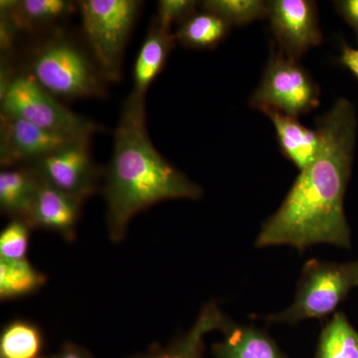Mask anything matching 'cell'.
Returning a JSON list of instances; mask_svg holds the SVG:
<instances>
[{"instance_id":"cell-5","label":"cell","mask_w":358,"mask_h":358,"mask_svg":"<svg viewBox=\"0 0 358 358\" xmlns=\"http://www.w3.org/2000/svg\"><path fill=\"white\" fill-rule=\"evenodd\" d=\"M77 3L94 60L107 81H119L124 51L141 1L82 0Z\"/></svg>"},{"instance_id":"cell-25","label":"cell","mask_w":358,"mask_h":358,"mask_svg":"<svg viewBox=\"0 0 358 358\" xmlns=\"http://www.w3.org/2000/svg\"><path fill=\"white\" fill-rule=\"evenodd\" d=\"M47 358H94L93 355H91L86 350V348H82V346L76 345V343H63L62 346L59 348L58 352L54 353V355H49Z\"/></svg>"},{"instance_id":"cell-26","label":"cell","mask_w":358,"mask_h":358,"mask_svg":"<svg viewBox=\"0 0 358 358\" xmlns=\"http://www.w3.org/2000/svg\"><path fill=\"white\" fill-rule=\"evenodd\" d=\"M338 8L345 20L352 26L358 36V0L338 2Z\"/></svg>"},{"instance_id":"cell-10","label":"cell","mask_w":358,"mask_h":358,"mask_svg":"<svg viewBox=\"0 0 358 358\" xmlns=\"http://www.w3.org/2000/svg\"><path fill=\"white\" fill-rule=\"evenodd\" d=\"M268 16L275 39L289 60H298L322 42L315 2L274 0L268 2Z\"/></svg>"},{"instance_id":"cell-6","label":"cell","mask_w":358,"mask_h":358,"mask_svg":"<svg viewBox=\"0 0 358 358\" xmlns=\"http://www.w3.org/2000/svg\"><path fill=\"white\" fill-rule=\"evenodd\" d=\"M0 103L1 114L20 117L53 133L93 136L102 131V127L75 114L25 73L14 75L6 91L0 94Z\"/></svg>"},{"instance_id":"cell-22","label":"cell","mask_w":358,"mask_h":358,"mask_svg":"<svg viewBox=\"0 0 358 358\" xmlns=\"http://www.w3.org/2000/svg\"><path fill=\"white\" fill-rule=\"evenodd\" d=\"M207 331L195 324L188 333L167 346L155 345L147 352L128 358H202Z\"/></svg>"},{"instance_id":"cell-27","label":"cell","mask_w":358,"mask_h":358,"mask_svg":"<svg viewBox=\"0 0 358 358\" xmlns=\"http://www.w3.org/2000/svg\"><path fill=\"white\" fill-rule=\"evenodd\" d=\"M341 61L358 77V49L346 47L343 50V56H341Z\"/></svg>"},{"instance_id":"cell-2","label":"cell","mask_w":358,"mask_h":358,"mask_svg":"<svg viewBox=\"0 0 358 358\" xmlns=\"http://www.w3.org/2000/svg\"><path fill=\"white\" fill-rule=\"evenodd\" d=\"M145 96L129 94L115 131L114 150L102 192L107 205L108 235L124 239L131 219L171 199H199L203 190L157 152L147 129Z\"/></svg>"},{"instance_id":"cell-21","label":"cell","mask_w":358,"mask_h":358,"mask_svg":"<svg viewBox=\"0 0 358 358\" xmlns=\"http://www.w3.org/2000/svg\"><path fill=\"white\" fill-rule=\"evenodd\" d=\"M202 7L229 25L247 24L268 15V2L262 0H207Z\"/></svg>"},{"instance_id":"cell-17","label":"cell","mask_w":358,"mask_h":358,"mask_svg":"<svg viewBox=\"0 0 358 358\" xmlns=\"http://www.w3.org/2000/svg\"><path fill=\"white\" fill-rule=\"evenodd\" d=\"M41 329L31 320H11L0 334V358H47Z\"/></svg>"},{"instance_id":"cell-11","label":"cell","mask_w":358,"mask_h":358,"mask_svg":"<svg viewBox=\"0 0 358 358\" xmlns=\"http://www.w3.org/2000/svg\"><path fill=\"white\" fill-rule=\"evenodd\" d=\"M83 203L84 200L60 192L41 179L36 199L26 221L33 229L51 231L66 241L72 242L76 239Z\"/></svg>"},{"instance_id":"cell-13","label":"cell","mask_w":358,"mask_h":358,"mask_svg":"<svg viewBox=\"0 0 358 358\" xmlns=\"http://www.w3.org/2000/svg\"><path fill=\"white\" fill-rule=\"evenodd\" d=\"M224 338L212 346L215 358H289L267 333L226 320Z\"/></svg>"},{"instance_id":"cell-8","label":"cell","mask_w":358,"mask_h":358,"mask_svg":"<svg viewBox=\"0 0 358 358\" xmlns=\"http://www.w3.org/2000/svg\"><path fill=\"white\" fill-rule=\"evenodd\" d=\"M91 140L78 138L28 166L49 185L85 201L98 192L102 178L91 155Z\"/></svg>"},{"instance_id":"cell-12","label":"cell","mask_w":358,"mask_h":358,"mask_svg":"<svg viewBox=\"0 0 358 358\" xmlns=\"http://www.w3.org/2000/svg\"><path fill=\"white\" fill-rule=\"evenodd\" d=\"M75 2L66 0H2L0 14L10 21L18 34L52 28L69 17L76 9Z\"/></svg>"},{"instance_id":"cell-20","label":"cell","mask_w":358,"mask_h":358,"mask_svg":"<svg viewBox=\"0 0 358 358\" xmlns=\"http://www.w3.org/2000/svg\"><path fill=\"white\" fill-rule=\"evenodd\" d=\"M228 27L229 24L222 18L204 10L180 23L173 36L176 41L189 48H212L224 38Z\"/></svg>"},{"instance_id":"cell-24","label":"cell","mask_w":358,"mask_h":358,"mask_svg":"<svg viewBox=\"0 0 358 358\" xmlns=\"http://www.w3.org/2000/svg\"><path fill=\"white\" fill-rule=\"evenodd\" d=\"M197 3L194 0H160L154 20L160 27L171 31L174 23H182L195 13Z\"/></svg>"},{"instance_id":"cell-23","label":"cell","mask_w":358,"mask_h":358,"mask_svg":"<svg viewBox=\"0 0 358 358\" xmlns=\"http://www.w3.org/2000/svg\"><path fill=\"white\" fill-rule=\"evenodd\" d=\"M33 228L23 219H11L0 233V259L24 260L27 259L30 234Z\"/></svg>"},{"instance_id":"cell-14","label":"cell","mask_w":358,"mask_h":358,"mask_svg":"<svg viewBox=\"0 0 358 358\" xmlns=\"http://www.w3.org/2000/svg\"><path fill=\"white\" fill-rule=\"evenodd\" d=\"M265 114L272 120L282 152L303 171L312 164L320 150V134L301 124L296 117L267 110Z\"/></svg>"},{"instance_id":"cell-3","label":"cell","mask_w":358,"mask_h":358,"mask_svg":"<svg viewBox=\"0 0 358 358\" xmlns=\"http://www.w3.org/2000/svg\"><path fill=\"white\" fill-rule=\"evenodd\" d=\"M21 72L29 75L58 100L107 96L108 81L93 56L61 32L37 42Z\"/></svg>"},{"instance_id":"cell-19","label":"cell","mask_w":358,"mask_h":358,"mask_svg":"<svg viewBox=\"0 0 358 358\" xmlns=\"http://www.w3.org/2000/svg\"><path fill=\"white\" fill-rule=\"evenodd\" d=\"M315 358H358V331L345 313H334L322 329Z\"/></svg>"},{"instance_id":"cell-9","label":"cell","mask_w":358,"mask_h":358,"mask_svg":"<svg viewBox=\"0 0 358 358\" xmlns=\"http://www.w3.org/2000/svg\"><path fill=\"white\" fill-rule=\"evenodd\" d=\"M87 136L53 133L14 115L0 114V164L28 166L68 143Z\"/></svg>"},{"instance_id":"cell-16","label":"cell","mask_w":358,"mask_h":358,"mask_svg":"<svg viewBox=\"0 0 358 358\" xmlns=\"http://www.w3.org/2000/svg\"><path fill=\"white\" fill-rule=\"evenodd\" d=\"M174 42L176 39L171 31L164 29L152 21L134 63V93L147 95L150 85L164 69Z\"/></svg>"},{"instance_id":"cell-4","label":"cell","mask_w":358,"mask_h":358,"mask_svg":"<svg viewBox=\"0 0 358 358\" xmlns=\"http://www.w3.org/2000/svg\"><path fill=\"white\" fill-rule=\"evenodd\" d=\"M357 287L358 260L338 263L312 259L301 271L293 303L281 313L267 315L266 320L270 324H294L324 319Z\"/></svg>"},{"instance_id":"cell-7","label":"cell","mask_w":358,"mask_h":358,"mask_svg":"<svg viewBox=\"0 0 358 358\" xmlns=\"http://www.w3.org/2000/svg\"><path fill=\"white\" fill-rule=\"evenodd\" d=\"M319 96L317 85L296 61L277 56L268 62L251 105L263 113L275 110L298 119L319 105Z\"/></svg>"},{"instance_id":"cell-1","label":"cell","mask_w":358,"mask_h":358,"mask_svg":"<svg viewBox=\"0 0 358 358\" xmlns=\"http://www.w3.org/2000/svg\"><path fill=\"white\" fill-rule=\"evenodd\" d=\"M320 150L301 171L277 211L257 236L258 248L289 245L300 252L317 244L350 248L345 196L357 138V115L345 99L317 122Z\"/></svg>"},{"instance_id":"cell-18","label":"cell","mask_w":358,"mask_h":358,"mask_svg":"<svg viewBox=\"0 0 358 358\" xmlns=\"http://www.w3.org/2000/svg\"><path fill=\"white\" fill-rule=\"evenodd\" d=\"M47 277L29 260L0 259V299L16 300L29 296L46 284Z\"/></svg>"},{"instance_id":"cell-15","label":"cell","mask_w":358,"mask_h":358,"mask_svg":"<svg viewBox=\"0 0 358 358\" xmlns=\"http://www.w3.org/2000/svg\"><path fill=\"white\" fill-rule=\"evenodd\" d=\"M38 174L29 166L4 169L0 173V209L11 219L27 220L38 192Z\"/></svg>"}]
</instances>
